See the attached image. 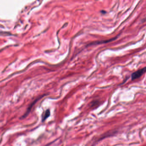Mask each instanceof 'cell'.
<instances>
[{"instance_id": "1", "label": "cell", "mask_w": 146, "mask_h": 146, "mask_svg": "<svg viewBox=\"0 0 146 146\" xmlns=\"http://www.w3.org/2000/svg\"><path fill=\"white\" fill-rule=\"evenodd\" d=\"M145 71H146V68L144 67L143 69H140L135 72L131 74V80L133 81L141 77L145 73Z\"/></svg>"}, {"instance_id": "2", "label": "cell", "mask_w": 146, "mask_h": 146, "mask_svg": "<svg viewBox=\"0 0 146 146\" xmlns=\"http://www.w3.org/2000/svg\"><path fill=\"white\" fill-rule=\"evenodd\" d=\"M50 111L49 109H48L46 111H45V113L43 114L42 116V121L44 122L48 117L50 116Z\"/></svg>"}]
</instances>
